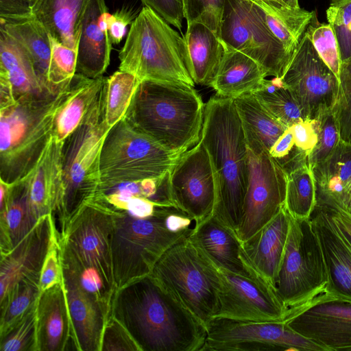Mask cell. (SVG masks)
<instances>
[{
    "instance_id": "obj_1",
    "label": "cell",
    "mask_w": 351,
    "mask_h": 351,
    "mask_svg": "<svg viewBox=\"0 0 351 351\" xmlns=\"http://www.w3.org/2000/svg\"><path fill=\"white\" fill-rule=\"evenodd\" d=\"M110 316L141 351H202L205 343L206 326L151 275L115 292Z\"/></svg>"
},
{
    "instance_id": "obj_2",
    "label": "cell",
    "mask_w": 351,
    "mask_h": 351,
    "mask_svg": "<svg viewBox=\"0 0 351 351\" xmlns=\"http://www.w3.org/2000/svg\"><path fill=\"white\" fill-rule=\"evenodd\" d=\"M201 141L215 182L213 215L235 232L241 222L249 182L247 149L234 99L217 95L205 104Z\"/></svg>"
},
{
    "instance_id": "obj_3",
    "label": "cell",
    "mask_w": 351,
    "mask_h": 351,
    "mask_svg": "<svg viewBox=\"0 0 351 351\" xmlns=\"http://www.w3.org/2000/svg\"><path fill=\"white\" fill-rule=\"evenodd\" d=\"M116 212L99 197L88 199L59 236L62 274L76 280L110 312L115 293L110 241Z\"/></svg>"
},
{
    "instance_id": "obj_4",
    "label": "cell",
    "mask_w": 351,
    "mask_h": 351,
    "mask_svg": "<svg viewBox=\"0 0 351 351\" xmlns=\"http://www.w3.org/2000/svg\"><path fill=\"white\" fill-rule=\"evenodd\" d=\"M204 109L193 86L142 80L125 117L166 149L184 153L200 141Z\"/></svg>"
},
{
    "instance_id": "obj_5",
    "label": "cell",
    "mask_w": 351,
    "mask_h": 351,
    "mask_svg": "<svg viewBox=\"0 0 351 351\" xmlns=\"http://www.w3.org/2000/svg\"><path fill=\"white\" fill-rule=\"evenodd\" d=\"M196 224L190 216L172 206H158L145 218L117 210L110 241L115 292L149 275L163 253L189 237Z\"/></svg>"
},
{
    "instance_id": "obj_6",
    "label": "cell",
    "mask_w": 351,
    "mask_h": 351,
    "mask_svg": "<svg viewBox=\"0 0 351 351\" xmlns=\"http://www.w3.org/2000/svg\"><path fill=\"white\" fill-rule=\"evenodd\" d=\"M70 83L21 97L0 109V178L16 182L32 169L53 134Z\"/></svg>"
},
{
    "instance_id": "obj_7",
    "label": "cell",
    "mask_w": 351,
    "mask_h": 351,
    "mask_svg": "<svg viewBox=\"0 0 351 351\" xmlns=\"http://www.w3.org/2000/svg\"><path fill=\"white\" fill-rule=\"evenodd\" d=\"M119 58V70L140 81L195 85L189 73L184 38L148 7L144 6L131 24Z\"/></svg>"
},
{
    "instance_id": "obj_8",
    "label": "cell",
    "mask_w": 351,
    "mask_h": 351,
    "mask_svg": "<svg viewBox=\"0 0 351 351\" xmlns=\"http://www.w3.org/2000/svg\"><path fill=\"white\" fill-rule=\"evenodd\" d=\"M149 275L206 327L215 317L219 309L218 269L189 237L168 248Z\"/></svg>"
},
{
    "instance_id": "obj_9",
    "label": "cell",
    "mask_w": 351,
    "mask_h": 351,
    "mask_svg": "<svg viewBox=\"0 0 351 351\" xmlns=\"http://www.w3.org/2000/svg\"><path fill=\"white\" fill-rule=\"evenodd\" d=\"M109 130L104 119L103 91L83 123L64 143L63 196L57 215L61 228L84 202L104 194L99 165Z\"/></svg>"
},
{
    "instance_id": "obj_10",
    "label": "cell",
    "mask_w": 351,
    "mask_h": 351,
    "mask_svg": "<svg viewBox=\"0 0 351 351\" xmlns=\"http://www.w3.org/2000/svg\"><path fill=\"white\" fill-rule=\"evenodd\" d=\"M184 153L166 149L124 117L110 129L100 156L101 188L106 193L126 182L159 180Z\"/></svg>"
},
{
    "instance_id": "obj_11",
    "label": "cell",
    "mask_w": 351,
    "mask_h": 351,
    "mask_svg": "<svg viewBox=\"0 0 351 351\" xmlns=\"http://www.w3.org/2000/svg\"><path fill=\"white\" fill-rule=\"evenodd\" d=\"M327 282L323 254L310 218L291 216L276 283L278 297L291 313L324 293Z\"/></svg>"
},
{
    "instance_id": "obj_12",
    "label": "cell",
    "mask_w": 351,
    "mask_h": 351,
    "mask_svg": "<svg viewBox=\"0 0 351 351\" xmlns=\"http://www.w3.org/2000/svg\"><path fill=\"white\" fill-rule=\"evenodd\" d=\"M261 10L252 0H226L220 38L256 61L267 77H281L292 55L269 30Z\"/></svg>"
},
{
    "instance_id": "obj_13",
    "label": "cell",
    "mask_w": 351,
    "mask_h": 351,
    "mask_svg": "<svg viewBox=\"0 0 351 351\" xmlns=\"http://www.w3.org/2000/svg\"><path fill=\"white\" fill-rule=\"evenodd\" d=\"M325 351L283 322H250L214 317L206 326L202 351Z\"/></svg>"
},
{
    "instance_id": "obj_14",
    "label": "cell",
    "mask_w": 351,
    "mask_h": 351,
    "mask_svg": "<svg viewBox=\"0 0 351 351\" xmlns=\"http://www.w3.org/2000/svg\"><path fill=\"white\" fill-rule=\"evenodd\" d=\"M280 78L299 104L306 121H315L332 111L339 78L321 58L306 32Z\"/></svg>"
},
{
    "instance_id": "obj_15",
    "label": "cell",
    "mask_w": 351,
    "mask_h": 351,
    "mask_svg": "<svg viewBox=\"0 0 351 351\" xmlns=\"http://www.w3.org/2000/svg\"><path fill=\"white\" fill-rule=\"evenodd\" d=\"M249 182L243 215L236 234L245 241L270 221L285 206L287 176L269 153L247 148Z\"/></svg>"
},
{
    "instance_id": "obj_16",
    "label": "cell",
    "mask_w": 351,
    "mask_h": 351,
    "mask_svg": "<svg viewBox=\"0 0 351 351\" xmlns=\"http://www.w3.org/2000/svg\"><path fill=\"white\" fill-rule=\"evenodd\" d=\"M219 309L215 317L250 322H283L289 310L261 276H245L219 268Z\"/></svg>"
},
{
    "instance_id": "obj_17",
    "label": "cell",
    "mask_w": 351,
    "mask_h": 351,
    "mask_svg": "<svg viewBox=\"0 0 351 351\" xmlns=\"http://www.w3.org/2000/svg\"><path fill=\"white\" fill-rule=\"evenodd\" d=\"M168 185L174 206L197 223L213 214L215 182L208 152L201 140L173 165L168 173Z\"/></svg>"
},
{
    "instance_id": "obj_18",
    "label": "cell",
    "mask_w": 351,
    "mask_h": 351,
    "mask_svg": "<svg viewBox=\"0 0 351 351\" xmlns=\"http://www.w3.org/2000/svg\"><path fill=\"white\" fill-rule=\"evenodd\" d=\"M285 322L325 351H351V302L323 293L296 309Z\"/></svg>"
},
{
    "instance_id": "obj_19",
    "label": "cell",
    "mask_w": 351,
    "mask_h": 351,
    "mask_svg": "<svg viewBox=\"0 0 351 351\" xmlns=\"http://www.w3.org/2000/svg\"><path fill=\"white\" fill-rule=\"evenodd\" d=\"M57 231L53 215H45L14 247L1 254L0 300L20 280L40 278L44 260Z\"/></svg>"
},
{
    "instance_id": "obj_20",
    "label": "cell",
    "mask_w": 351,
    "mask_h": 351,
    "mask_svg": "<svg viewBox=\"0 0 351 351\" xmlns=\"http://www.w3.org/2000/svg\"><path fill=\"white\" fill-rule=\"evenodd\" d=\"M64 143L52 135L32 169L19 180L38 219L59 212L63 196Z\"/></svg>"
},
{
    "instance_id": "obj_21",
    "label": "cell",
    "mask_w": 351,
    "mask_h": 351,
    "mask_svg": "<svg viewBox=\"0 0 351 351\" xmlns=\"http://www.w3.org/2000/svg\"><path fill=\"white\" fill-rule=\"evenodd\" d=\"M310 219L323 254L328 282L324 293L351 302V255L346 247L332 210L317 206Z\"/></svg>"
},
{
    "instance_id": "obj_22",
    "label": "cell",
    "mask_w": 351,
    "mask_h": 351,
    "mask_svg": "<svg viewBox=\"0 0 351 351\" xmlns=\"http://www.w3.org/2000/svg\"><path fill=\"white\" fill-rule=\"evenodd\" d=\"M62 283L75 350L101 351L102 335L110 312L73 278L62 274Z\"/></svg>"
},
{
    "instance_id": "obj_23",
    "label": "cell",
    "mask_w": 351,
    "mask_h": 351,
    "mask_svg": "<svg viewBox=\"0 0 351 351\" xmlns=\"http://www.w3.org/2000/svg\"><path fill=\"white\" fill-rule=\"evenodd\" d=\"M104 0H91L82 21L77 48L76 73L90 78L103 76L110 61L112 42L108 32Z\"/></svg>"
},
{
    "instance_id": "obj_24",
    "label": "cell",
    "mask_w": 351,
    "mask_h": 351,
    "mask_svg": "<svg viewBox=\"0 0 351 351\" xmlns=\"http://www.w3.org/2000/svg\"><path fill=\"white\" fill-rule=\"evenodd\" d=\"M189 238L217 267L245 276L258 274L244 260L236 232L213 214L197 223Z\"/></svg>"
},
{
    "instance_id": "obj_25",
    "label": "cell",
    "mask_w": 351,
    "mask_h": 351,
    "mask_svg": "<svg viewBox=\"0 0 351 351\" xmlns=\"http://www.w3.org/2000/svg\"><path fill=\"white\" fill-rule=\"evenodd\" d=\"M290 220L284 206L270 221L242 243L247 264L275 289Z\"/></svg>"
},
{
    "instance_id": "obj_26",
    "label": "cell",
    "mask_w": 351,
    "mask_h": 351,
    "mask_svg": "<svg viewBox=\"0 0 351 351\" xmlns=\"http://www.w3.org/2000/svg\"><path fill=\"white\" fill-rule=\"evenodd\" d=\"M38 351L73 350L72 329L62 280L40 293L36 307Z\"/></svg>"
},
{
    "instance_id": "obj_27",
    "label": "cell",
    "mask_w": 351,
    "mask_h": 351,
    "mask_svg": "<svg viewBox=\"0 0 351 351\" xmlns=\"http://www.w3.org/2000/svg\"><path fill=\"white\" fill-rule=\"evenodd\" d=\"M312 170L316 205L346 210L351 187V144L340 139L332 153Z\"/></svg>"
},
{
    "instance_id": "obj_28",
    "label": "cell",
    "mask_w": 351,
    "mask_h": 351,
    "mask_svg": "<svg viewBox=\"0 0 351 351\" xmlns=\"http://www.w3.org/2000/svg\"><path fill=\"white\" fill-rule=\"evenodd\" d=\"M38 220L31 209L23 183H8L0 178L1 254L14 247Z\"/></svg>"
},
{
    "instance_id": "obj_29",
    "label": "cell",
    "mask_w": 351,
    "mask_h": 351,
    "mask_svg": "<svg viewBox=\"0 0 351 351\" xmlns=\"http://www.w3.org/2000/svg\"><path fill=\"white\" fill-rule=\"evenodd\" d=\"M223 46V56L210 86L216 95L235 99L258 89L267 77L263 68L245 53Z\"/></svg>"
},
{
    "instance_id": "obj_30",
    "label": "cell",
    "mask_w": 351,
    "mask_h": 351,
    "mask_svg": "<svg viewBox=\"0 0 351 351\" xmlns=\"http://www.w3.org/2000/svg\"><path fill=\"white\" fill-rule=\"evenodd\" d=\"M105 80L104 76L90 78L75 74L55 119L52 135L58 141L64 142L83 123L101 97Z\"/></svg>"
},
{
    "instance_id": "obj_31",
    "label": "cell",
    "mask_w": 351,
    "mask_h": 351,
    "mask_svg": "<svg viewBox=\"0 0 351 351\" xmlns=\"http://www.w3.org/2000/svg\"><path fill=\"white\" fill-rule=\"evenodd\" d=\"M184 38L191 77L195 84L210 86L224 53L221 38L199 22L187 23Z\"/></svg>"
},
{
    "instance_id": "obj_32",
    "label": "cell",
    "mask_w": 351,
    "mask_h": 351,
    "mask_svg": "<svg viewBox=\"0 0 351 351\" xmlns=\"http://www.w3.org/2000/svg\"><path fill=\"white\" fill-rule=\"evenodd\" d=\"M91 0H36L31 13L50 36L77 50L82 21Z\"/></svg>"
},
{
    "instance_id": "obj_33",
    "label": "cell",
    "mask_w": 351,
    "mask_h": 351,
    "mask_svg": "<svg viewBox=\"0 0 351 351\" xmlns=\"http://www.w3.org/2000/svg\"><path fill=\"white\" fill-rule=\"evenodd\" d=\"M0 27L25 48L39 78L50 87L48 70L51 53V36L43 25L29 10L0 14Z\"/></svg>"
},
{
    "instance_id": "obj_34",
    "label": "cell",
    "mask_w": 351,
    "mask_h": 351,
    "mask_svg": "<svg viewBox=\"0 0 351 351\" xmlns=\"http://www.w3.org/2000/svg\"><path fill=\"white\" fill-rule=\"evenodd\" d=\"M233 99L247 148L256 154H269L271 147L289 128L272 115L253 94Z\"/></svg>"
},
{
    "instance_id": "obj_35",
    "label": "cell",
    "mask_w": 351,
    "mask_h": 351,
    "mask_svg": "<svg viewBox=\"0 0 351 351\" xmlns=\"http://www.w3.org/2000/svg\"><path fill=\"white\" fill-rule=\"evenodd\" d=\"M0 75L10 81L16 100L50 88L39 78L25 48L1 27Z\"/></svg>"
},
{
    "instance_id": "obj_36",
    "label": "cell",
    "mask_w": 351,
    "mask_h": 351,
    "mask_svg": "<svg viewBox=\"0 0 351 351\" xmlns=\"http://www.w3.org/2000/svg\"><path fill=\"white\" fill-rule=\"evenodd\" d=\"M284 169L287 176L285 207L293 218H310L316 205V196L308 155L294 158Z\"/></svg>"
},
{
    "instance_id": "obj_37",
    "label": "cell",
    "mask_w": 351,
    "mask_h": 351,
    "mask_svg": "<svg viewBox=\"0 0 351 351\" xmlns=\"http://www.w3.org/2000/svg\"><path fill=\"white\" fill-rule=\"evenodd\" d=\"M252 94L287 128L306 121L299 104L280 77L265 79L261 87Z\"/></svg>"
},
{
    "instance_id": "obj_38",
    "label": "cell",
    "mask_w": 351,
    "mask_h": 351,
    "mask_svg": "<svg viewBox=\"0 0 351 351\" xmlns=\"http://www.w3.org/2000/svg\"><path fill=\"white\" fill-rule=\"evenodd\" d=\"M140 82L134 75L120 70L106 77L104 114L109 129L125 117Z\"/></svg>"
},
{
    "instance_id": "obj_39",
    "label": "cell",
    "mask_w": 351,
    "mask_h": 351,
    "mask_svg": "<svg viewBox=\"0 0 351 351\" xmlns=\"http://www.w3.org/2000/svg\"><path fill=\"white\" fill-rule=\"evenodd\" d=\"M38 278L20 280L0 300V335L20 319L37 302L40 294Z\"/></svg>"
},
{
    "instance_id": "obj_40",
    "label": "cell",
    "mask_w": 351,
    "mask_h": 351,
    "mask_svg": "<svg viewBox=\"0 0 351 351\" xmlns=\"http://www.w3.org/2000/svg\"><path fill=\"white\" fill-rule=\"evenodd\" d=\"M37 302L20 319L0 335V351H38Z\"/></svg>"
},
{
    "instance_id": "obj_41",
    "label": "cell",
    "mask_w": 351,
    "mask_h": 351,
    "mask_svg": "<svg viewBox=\"0 0 351 351\" xmlns=\"http://www.w3.org/2000/svg\"><path fill=\"white\" fill-rule=\"evenodd\" d=\"M326 17L335 36L341 63L351 58V0H331Z\"/></svg>"
},
{
    "instance_id": "obj_42",
    "label": "cell",
    "mask_w": 351,
    "mask_h": 351,
    "mask_svg": "<svg viewBox=\"0 0 351 351\" xmlns=\"http://www.w3.org/2000/svg\"><path fill=\"white\" fill-rule=\"evenodd\" d=\"M51 44L48 83L50 87L58 88L69 84L76 73L77 53L51 37Z\"/></svg>"
},
{
    "instance_id": "obj_43",
    "label": "cell",
    "mask_w": 351,
    "mask_h": 351,
    "mask_svg": "<svg viewBox=\"0 0 351 351\" xmlns=\"http://www.w3.org/2000/svg\"><path fill=\"white\" fill-rule=\"evenodd\" d=\"M332 112L340 139L351 144V58L341 63L338 95Z\"/></svg>"
},
{
    "instance_id": "obj_44",
    "label": "cell",
    "mask_w": 351,
    "mask_h": 351,
    "mask_svg": "<svg viewBox=\"0 0 351 351\" xmlns=\"http://www.w3.org/2000/svg\"><path fill=\"white\" fill-rule=\"evenodd\" d=\"M305 32L321 58L339 78L341 60L337 42L330 25L319 23L315 14Z\"/></svg>"
},
{
    "instance_id": "obj_45",
    "label": "cell",
    "mask_w": 351,
    "mask_h": 351,
    "mask_svg": "<svg viewBox=\"0 0 351 351\" xmlns=\"http://www.w3.org/2000/svg\"><path fill=\"white\" fill-rule=\"evenodd\" d=\"M317 134V143L308 155V162L313 168L326 159L335 150L339 140L337 121L332 111L326 112L313 121Z\"/></svg>"
},
{
    "instance_id": "obj_46",
    "label": "cell",
    "mask_w": 351,
    "mask_h": 351,
    "mask_svg": "<svg viewBox=\"0 0 351 351\" xmlns=\"http://www.w3.org/2000/svg\"><path fill=\"white\" fill-rule=\"evenodd\" d=\"M187 23L206 25L220 37L221 19L226 0H182Z\"/></svg>"
},
{
    "instance_id": "obj_47",
    "label": "cell",
    "mask_w": 351,
    "mask_h": 351,
    "mask_svg": "<svg viewBox=\"0 0 351 351\" xmlns=\"http://www.w3.org/2000/svg\"><path fill=\"white\" fill-rule=\"evenodd\" d=\"M265 12L282 20L292 28L303 34L315 13L302 8L289 7L281 0H252Z\"/></svg>"
},
{
    "instance_id": "obj_48",
    "label": "cell",
    "mask_w": 351,
    "mask_h": 351,
    "mask_svg": "<svg viewBox=\"0 0 351 351\" xmlns=\"http://www.w3.org/2000/svg\"><path fill=\"white\" fill-rule=\"evenodd\" d=\"M141 351L130 332L114 317L108 319L102 335L101 351Z\"/></svg>"
},
{
    "instance_id": "obj_49",
    "label": "cell",
    "mask_w": 351,
    "mask_h": 351,
    "mask_svg": "<svg viewBox=\"0 0 351 351\" xmlns=\"http://www.w3.org/2000/svg\"><path fill=\"white\" fill-rule=\"evenodd\" d=\"M59 236L60 232L58 230L53 237L41 268L39 280L40 293L62 280Z\"/></svg>"
},
{
    "instance_id": "obj_50",
    "label": "cell",
    "mask_w": 351,
    "mask_h": 351,
    "mask_svg": "<svg viewBox=\"0 0 351 351\" xmlns=\"http://www.w3.org/2000/svg\"><path fill=\"white\" fill-rule=\"evenodd\" d=\"M143 5L152 9L169 24L181 31L184 16L182 0H141Z\"/></svg>"
},
{
    "instance_id": "obj_51",
    "label": "cell",
    "mask_w": 351,
    "mask_h": 351,
    "mask_svg": "<svg viewBox=\"0 0 351 351\" xmlns=\"http://www.w3.org/2000/svg\"><path fill=\"white\" fill-rule=\"evenodd\" d=\"M136 17L132 9L122 7L113 14L108 15V32L112 44L118 45L125 34L127 26Z\"/></svg>"
},
{
    "instance_id": "obj_52",
    "label": "cell",
    "mask_w": 351,
    "mask_h": 351,
    "mask_svg": "<svg viewBox=\"0 0 351 351\" xmlns=\"http://www.w3.org/2000/svg\"><path fill=\"white\" fill-rule=\"evenodd\" d=\"M295 145L308 154L315 146L317 134L313 121H302L291 127Z\"/></svg>"
},
{
    "instance_id": "obj_53",
    "label": "cell",
    "mask_w": 351,
    "mask_h": 351,
    "mask_svg": "<svg viewBox=\"0 0 351 351\" xmlns=\"http://www.w3.org/2000/svg\"><path fill=\"white\" fill-rule=\"evenodd\" d=\"M295 145L293 134L291 128L278 138L269 150L271 157L279 160L286 157Z\"/></svg>"
},
{
    "instance_id": "obj_54",
    "label": "cell",
    "mask_w": 351,
    "mask_h": 351,
    "mask_svg": "<svg viewBox=\"0 0 351 351\" xmlns=\"http://www.w3.org/2000/svg\"><path fill=\"white\" fill-rule=\"evenodd\" d=\"M330 209L337 225L351 237V214L343 210Z\"/></svg>"
},
{
    "instance_id": "obj_55",
    "label": "cell",
    "mask_w": 351,
    "mask_h": 351,
    "mask_svg": "<svg viewBox=\"0 0 351 351\" xmlns=\"http://www.w3.org/2000/svg\"><path fill=\"white\" fill-rule=\"evenodd\" d=\"M336 222V221H335ZM341 237L347 247L349 253L351 255V237L349 236L346 232H344L343 230H341L339 226L337 225Z\"/></svg>"
},
{
    "instance_id": "obj_56",
    "label": "cell",
    "mask_w": 351,
    "mask_h": 351,
    "mask_svg": "<svg viewBox=\"0 0 351 351\" xmlns=\"http://www.w3.org/2000/svg\"><path fill=\"white\" fill-rule=\"evenodd\" d=\"M283 3H285L287 5L291 8L299 9L300 7L299 6L298 0H281Z\"/></svg>"
},
{
    "instance_id": "obj_57",
    "label": "cell",
    "mask_w": 351,
    "mask_h": 351,
    "mask_svg": "<svg viewBox=\"0 0 351 351\" xmlns=\"http://www.w3.org/2000/svg\"><path fill=\"white\" fill-rule=\"evenodd\" d=\"M27 1L29 4V7L30 8L31 6L33 5V4L36 2V0H27Z\"/></svg>"
}]
</instances>
